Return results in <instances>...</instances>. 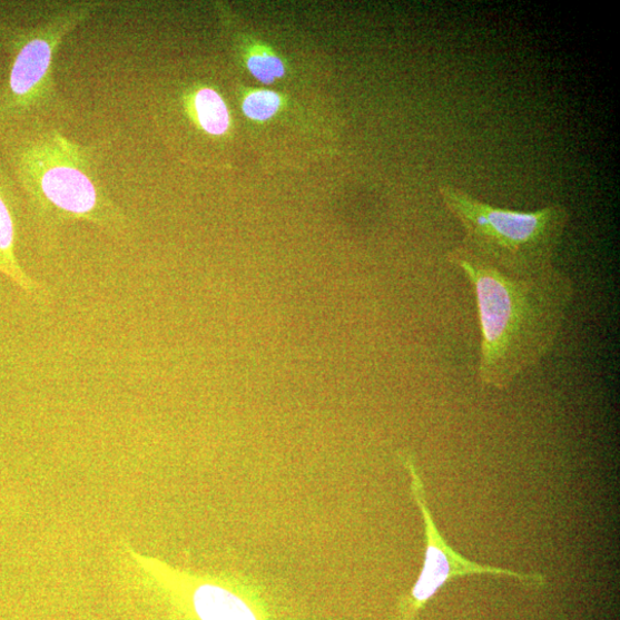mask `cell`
Wrapping results in <instances>:
<instances>
[{
	"label": "cell",
	"instance_id": "6da1fadb",
	"mask_svg": "<svg viewBox=\"0 0 620 620\" xmlns=\"http://www.w3.org/2000/svg\"><path fill=\"white\" fill-rule=\"evenodd\" d=\"M450 265L461 270L475 296L481 329L478 378L505 391L554 348L575 287L555 266L524 277L509 276L455 246Z\"/></svg>",
	"mask_w": 620,
	"mask_h": 620
},
{
	"label": "cell",
	"instance_id": "7a4b0ae2",
	"mask_svg": "<svg viewBox=\"0 0 620 620\" xmlns=\"http://www.w3.org/2000/svg\"><path fill=\"white\" fill-rule=\"evenodd\" d=\"M12 164L45 247L52 249L60 230L76 223L128 232L129 218L102 188L88 146L53 130L18 146Z\"/></svg>",
	"mask_w": 620,
	"mask_h": 620
},
{
	"label": "cell",
	"instance_id": "3957f363",
	"mask_svg": "<svg viewBox=\"0 0 620 620\" xmlns=\"http://www.w3.org/2000/svg\"><path fill=\"white\" fill-rule=\"evenodd\" d=\"M445 208L461 225V246L514 277L554 267L571 220L569 208L553 204L533 211L495 207L450 184L440 186Z\"/></svg>",
	"mask_w": 620,
	"mask_h": 620
},
{
	"label": "cell",
	"instance_id": "277c9868",
	"mask_svg": "<svg viewBox=\"0 0 620 620\" xmlns=\"http://www.w3.org/2000/svg\"><path fill=\"white\" fill-rule=\"evenodd\" d=\"M105 3L71 2L29 28L0 21V41L10 56L8 79L0 89V121L20 118L55 96V58L67 36L92 18Z\"/></svg>",
	"mask_w": 620,
	"mask_h": 620
},
{
	"label": "cell",
	"instance_id": "5b68a950",
	"mask_svg": "<svg viewBox=\"0 0 620 620\" xmlns=\"http://www.w3.org/2000/svg\"><path fill=\"white\" fill-rule=\"evenodd\" d=\"M407 469L413 498L420 509L425 534V553L423 567L411 593L401 601L395 620H415L422 609L440 592L447 582L455 578L472 574H490L513 578L529 588L541 589L545 578L539 573H522L491 565L472 562L457 553L437 530L427 505L425 489L411 455L401 456Z\"/></svg>",
	"mask_w": 620,
	"mask_h": 620
},
{
	"label": "cell",
	"instance_id": "8992f818",
	"mask_svg": "<svg viewBox=\"0 0 620 620\" xmlns=\"http://www.w3.org/2000/svg\"><path fill=\"white\" fill-rule=\"evenodd\" d=\"M18 223L14 196L0 175V274L32 298L45 299V288L20 265L17 255Z\"/></svg>",
	"mask_w": 620,
	"mask_h": 620
},
{
	"label": "cell",
	"instance_id": "52a82bcc",
	"mask_svg": "<svg viewBox=\"0 0 620 620\" xmlns=\"http://www.w3.org/2000/svg\"><path fill=\"white\" fill-rule=\"evenodd\" d=\"M193 607L199 620H262L247 600L211 582L195 590Z\"/></svg>",
	"mask_w": 620,
	"mask_h": 620
},
{
	"label": "cell",
	"instance_id": "ba28073f",
	"mask_svg": "<svg viewBox=\"0 0 620 620\" xmlns=\"http://www.w3.org/2000/svg\"><path fill=\"white\" fill-rule=\"evenodd\" d=\"M188 114L207 135L223 137L232 128L229 107L224 97L211 87H197L187 95Z\"/></svg>",
	"mask_w": 620,
	"mask_h": 620
},
{
	"label": "cell",
	"instance_id": "9c48e42d",
	"mask_svg": "<svg viewBox=\"0 0 620 620\" xmlns=\"http://www.w3.org/2000/svg\"><path fill=\"white\" fill-rule=\"evenodd\" d=\"M246 66L250 75L264 85H272L284 78L283 60L265 48H255L247 57Z\"/></svg>",
	"mask_w": 620,
	"mask_h": 620
},
{
	"label": "cell",
	"instance_id": "30bf717a",
	"mask_svg": "<svg viewBox=\"0 0 620 620\" xmlns=\"http://www.w3.org/2000/svg\"><path fill=\"white\" fill-rule=\"evenodd\" d=\"M282 97L272 90H255L249 92L243 100L244 115L258 122H265L274 118L282 107Z\"/></svg>",
	"mask_w": 620,
	"mask_h": 620
}]
</instances>
